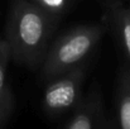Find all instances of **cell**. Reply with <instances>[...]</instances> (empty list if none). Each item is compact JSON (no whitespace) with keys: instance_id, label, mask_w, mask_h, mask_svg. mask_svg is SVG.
I'll use <instances>...</instances> for the list:
<instances>
[{"instance_id":"cell-1","label":"cell","mask_w":130,"mask_h":129,"mask_svg":"<svg viewBox=\"0 0 130 129\" xmlns=\"http://www.w3.org/2000/svg\"><path fill=\"white\" fill-rule=\"evenodd\" d=\"M58 22L33 1L20 0L13 3L8 14L4 37L9 44L11 60L29 68H37L43 63L49 48V38Z\"/></svg>"},{"instance_id":"cell-2","label":"cell","mask_w":130,"mask_h":129,"mask_svg":"<svg viewBox=\"0 0 130 129\" xmlns=\"http://www.w3.org/2000/svg\"><path fill=\"white\" fill-rule=\"evenodd\" d=\"M106 27L102 24L76 27L53 43L42 63V76L53 81L77 67L100 42Z\"/></svg>"},{"instance_id":"cell-3","label":"cell","mask_w":130,"mask_h":129,"mask_svg":"<svg viewBox=\"0 0 130 129\" xmlns=\"http://www.w3.org/2000/svg\"><path fill=\"white\" fill-rule=\"evenodd\" d=\"M82 82V67H77L73 71L51 81L44 91V110L51 115H59L75 108L81 99Z\"/></svg>"},{"instance_id":"cell-4","label":"cell","mask_w":130,"mask_h":129,"mask_svg":"<svg viewBox=\"0 0 130 129\" xmlns=\"http://www.w3.org/2000/svg\"><path fill=\"white\" fill-rule=\"evenodd\" d=\"M109 18L130 67V3H111Z\"/></svg>"},{"instance_id":"cell-5","label":"cell","mask_w":130,"mask_h":129,"mask_svg":"<svg viewBox=\"0 0 130 129\" xmlns=\"http://www.w3.org/2000/svg\"><path fill=\"white\" fill-rule=\"evenodd\" d=\"M101 100L99 95L90 94L88 97L75 111L66 129H100Z\"/></svg>"},{"instance_id":"cell-6","label":"cell","mask_w":130,"mask_h":129,"mask_svg":"<svg viewBox=\"0 0 130 129\" xmlns=\"http://www.w3.org/2000/svg\"><path fill=\"white\" fill-rule=\"evenodd\" d=\"M116 108L119 129H130V67L128 65L121 68L119 75Z\"/></svg>"},{"instance_id":"cell-7","label":"cell","mask_w":130,"mask_h":129,"mask_svg":"<svg viewBox=\"0 0 130 129\" xmlns=\"http://www.w3.org/2000/svg\"><path fill=\"white\" fill-rule=\"evenodd\" d=\"M32 1L39 9H42L44 13L58 20L62 18V15H64L68 11L70 6L72 5L67 0H32Z\"/></svg>"},{"instance_id":"cell-8","label":"cell","mask_w":130,"mask_h":129,"mask_svg":"<svg viewBox=\"0 0 130 129\" xmlns=\"http://www.w3.org/2000/svg\"><path fill=\"white\" fill-rule=\"evenodd\" d=\"M13 106H14V95L11 87L6 85V87L0 92V129H3L6 124L11 114Z\"/></svg>"},{"instance_id":"cell-9","label":"cell","mask_w":130,"mask_h":129,"mask_svg":"<svg viewBox=\"0 0 130 129\" xmlns=\"http://www.w3.org/2000/svg\"><path fill=\"white\" fill-rule=\"evenodd\" d=\"M10 60H11V54H10L9 44L5 41V38H0V92L6 87L5 75H6V67Z\"/></svg>"}]
</instances>
